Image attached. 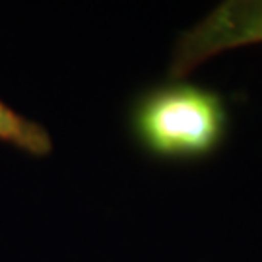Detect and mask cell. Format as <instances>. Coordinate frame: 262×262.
Returning a JSON list of instances; mask_svg holds the SVG:
<instances>
[{
	"label": "cell",
	"mask_w": 262,
	"mask_h": 262,
	"mask_svg": "<svg viewBox=\"0 0 262 262\" xmlns=\"http://www.w3.org/2000/svg\"><path fill=\"white\" fill-rule=\"evenodd\" d=\"M130 132L150 158L190 163L212 158L229 128L224 95L206 85L167 80L138 94Z\"/></svg>",
	"instance_id": "cell-1"
},
{
	"label": "cell",
	"mask_w": 262,
	"mask_h": 262,
	"mask_svg": "<svg viewBox=\"0 0 262 262\" xmlns=\"http://www.w3.org/2000/svg\"><path fill=\"white\" fill-rule=\"evenodd\" d=\"M262 43V0H227L183 31L171 53L169 78L183 80L212 56Z\"/></svg>",
	"instance_id": "cell-2"
},
{
	"label": "cell",
	"mask_w": 262,
	"mask_h": 262,
	"mask_svg": "<svg viewBox=\"0 0 262 262\" xmlns=\"http://www.w3.org/2000/svg\"><path fill=\"white\" fill-rule=\"evenodd\" d=\"M0 140H6L31 156H47L53 142L47 130L37 122L29 121L0 101Z\"/></svg>",
	"instance_id": "cell-3"
}]
</instances>
